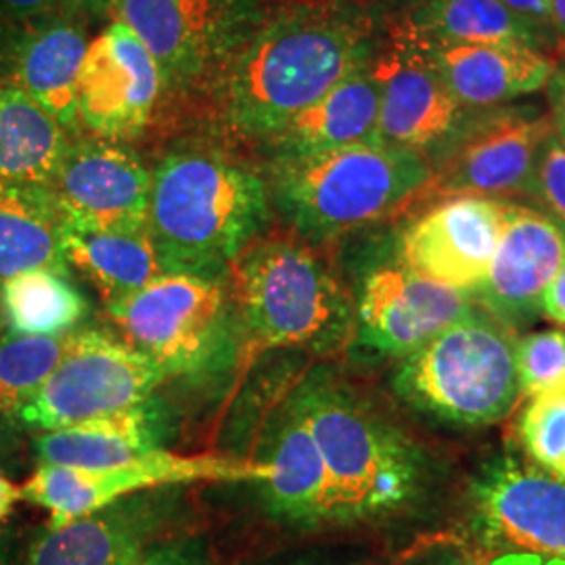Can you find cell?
Instances as JSON below:
<instances>
[{
  "mask_svg": "<svg viewBox=\"0 0 565 565\" xmlns=\"http://www.w3.org/2000/svg\"><path fill=\"white\" fill-rule=\"evenodd\" d=\"M553 132L548 114L536 105L465 109L455 132L427 156L431 179L422 202L527 198L539 153Z\"/></svg>",
  "mask_w": 565,
  "mask_h": 565,
  "instance_id": "obj_9",
  "label": "cell"
},
{
  "mask_svg": "<svg viewBox=\"0 0 565 565\" xmlns=\"http://www.w3.org/2000/svg\"><path fill=\"white\" fill-rule=\"evenodd\" d=\"M61 226L63 212L51 186L0 191V287L32 270L70 277Z\"/></svg>",
  "mask_w": 565,
  "mask_h": 565,
  "instance_id": "obj_27",
  "label": "cell"
},
{
  "mask_svg": "<svg viewBox=\"0 0 565 565\" xmlns=\"http://www.w3.org/2000/svg\"><path fill=\"white\" fill-rule=\"evenodd\" d=\"M527 198L565 233V145L555 132L539 153Z\"/></svg>",
  "mask_w": 565,
  "mask_h": 565,
  "instance_id": "obj_33",
  "label": "cell"
},
{
  "mask_svg": "<svg viewBox=\"0 0 565 565\" xmlns=\"http://www.w3.org/2000/svg\"><path fill=\"white\" fill-rule=\"evenodd\" d=\"M242 363L268 350L319 356L354 342V302L331 266L306 242L256 239L226 270Z\"/></svg>",
  "mask_w": 565,
  "mask_h": 565,
  "instance_id": "obj_4",
  "label": "cell"
},
{
  "mask_svg": "<svg viewBox=\"0 0 565 565\" xmlns=\"http://www.w3.org/2000/svg\"><path fill=\"white\" fill-rule=\"evenodd\" d=\"M121 340L170 377L195 375L223 352L233 321L224 279L163 273L137 294L107 306Z\"/></svg>",
  "mask_w": 565,
  "mask_h": 565,
  "instance_id": "obj_8",
  "label": "cell"
},
{
  "mask_svg": "<svg viewBox=\"0 0 565 565\" xmlns=\"http://www.w3.org/2000/svg\"><path fill=\"white\" fill-rule=\"evenodd\" d=\"M162 443V415L147 401L86 424L44 431L36 440V457L42 465L105 469L160 450Z\"/></svg>",
  "mask_w": 565,
  "mask_h": 565,
  "instance_id": "obj_24",
  "label": "cell"
},
{
  "mask_svg": "<svg viewBox=\"0 0 565 565\" xmlns=\"http://www.w3.org/2000/svg\"><path fill=\"white\" fill-rule=\"evenodd\" d=\"M518 380L527 398L565 387V331H534L518 342Z\"/></svg>",
  "mask_w": 565,
  "mask_h": 565,
  "instance_id": "obj_32",
  "label": "cell"
},
{
  "mask_svg": "<svg viewBox=\"0 0 565 565\" xmlns=\"http://www.w3.org/2000/svg\"><path fill=\"white\" fill-rule=\"evenodd\" d=\"M0 303L11 331L39 338L74 331L88 310L70 277L51 270H32L9 279L0 287Z\"/></svg>",
  "mask_w": 565,
  "mask_h": 565,
  "instance_id": "obj_29",
  "label": "cell"
},
{
  "mask_svg": "<svg viewBox=\"0 0 565 565\" xmlns=\"http://www.w3.org/2000/svg\"><path fill=\"white\" fill-rule=\"evenodd\" d=\"M162 72L137 34L121 21L88 42L78 74V124L97 139L142 137L160 109Z\"/></svg>",
  "mask_w": 565,
  "mask_h": 565,
  "instance_id": "obj_14",
  "label": "cell"
},
{
  "mask_svg": "<svg viewBox=\"0 0 565 565\" xmlns=\"http://www.w3.org/2000/svg\"><path fill=\"white\" fill-rule=\"evenodd\" d=\"M270 207L258 170L218 147L186 142L151 168L147 233L163 273L224 279L260 239Z\"/></svg>",
  "mask_w": 565,
  "mask_h": 565,
  "instance_id": "obj_2",
  "label": "cell"
},
{
  "mask_svg": "<svg viewBox=\"0 0 565 565\" xmlns=\"http://www.w3.org/2000/svg\"><path fill=\"white\" fill-rule=\"evenodd\" d=\"M15 545L13 530L0 522V565H15Z\"/></svg>",
  "mask_w": 565,
  "mask_h": 565,
  "instance_id": "obj_41",
  "label": "cell"
},
{
  "mask_svg": "<svg viewBox=\"0 0 565 565\" xmlns=\"http://www.w3.org/2000/svg\"><path fill=\"white\" fill-rule=\"evenodd\" d=\"M268 476L270 467L264 461H237L210 455L182 457L160 448L105 469L41 463L32 478L20 486V492L21 501L49 511V527H60L147 490L203 480L264 482Z\"/></svg>",
  "mask_w": 565,
  "mask_h": 565,
  "instance_id": "obj_11",
  "label": "cell"
},
{
  "mask_svg": "<svg viewBox=\"0 0 565 565\" xmlns=\"http://www.w3.org/2000/svg\"><path fill=\"white\" fill-rule=\"evenodd\" d=\"M471 505L488 543L565 559V484L539 467L513 455L486 461L471 482Z\"/></svg>",
  "mask_w": 565,
  "mask_h": 565,
  "instance_id": "obj_16",
  "label": "cell"
},
{
  "mask_svg": "<svg viewBox=\"0 0 565 565\" xmlns=\"http://www.w3.org/2000/svg\"><path fill=\"white\" fill-rule=\"evenodd\" d=\"M118 21L147 46L162 72V99L216 102L231 65L260 28L264 0H118Z\"/></svg>",
  "mask_w": 565,
  "mask_h": 565,
  "instance_id": "obj_7",
  "label": "cell"
},
{
  "mask_svg": "<svg viewBox=\"0 0 565 565\" xmlns=\"http://www.w3.org/2000/svg\"><path fill=\"white\" fill-rule=\"evenodd\" d=\"M168 375L130 343L105 331H78L70 352L21 408V424L55 431L151 401Z\"/></svg>",
  "mask_w": 565,
  "mask_h": 565,
  "instance_id": "obj_10",
  "label": "cell"
},
{
  "mask_svg": "<svg viewBox=\"0 0 565 565\" xmlns=\"http://www.w3.org/2000/svg\"><path fill=\"white\" fill-rule=\"evenodd\" d=\"M76 333L39 338L9 331L0 338V419L20 417L21 408L65 359Z\"/></svg>",
  "mask_w": 565,
  "mask_h": 565,
  "instance_id": "obj_30",
  "label": "cell"
},
{
  "mask_svg": "<svg viewBox=\"0 0 565 565\" xmlns=\"http://www.w3.org/2000/svg\"><path fill=\"white\" fill-rule=\"evenodd\" d=\"M518 438L534 467L565 484V387L527 398Z\"/></svg>",
  "mask_w": 565,
  "mask_h": 565,
  "instance_id": "obj_31",
  "label": "cell"
},
{
  "mask_svg": "<svg viewBox=\"0 0 565 565\" xmlns=\"http://www.w3.org/2000/svg\"><path fill=\"white\" fill-rule=\"evenodd\" d=\"M408 21L431 46L525 44L545 51L553 42L501 0H425Z\"/></svg>",
  "mask_w": 565,
  "mask_h": 565,
  "instance_id": "obj_28",
  "label": "cell"
},
{
  "mask_svg": "<svg viewBox=\"0 0 565 565\" xmlns=\"http://www.w3.org/2000/svg\"><path fill=\"white\" fill-rule=\"evenodd\" d=\"M373 76L380 84V137L385 145L434 153L455 132L465 109L446 86L429 44L408 20L380 41Z\"/></svg>",
  "mask_w": 565,
  "mask_h": 565,
  "instance_id": "obj_12",
  "label": "cell"
},
{
  "mask_svg": "<svg viewBox=\"0 0 565 565\" xmlns=\"http://www.w3.org/2000/svg\"><path fill=\"white\" fill-rule=\"evenodd\" d=\"M270 476L263 482L268 509L294 524L333 522V494L323 455L291 398L282 404L270 438Z\"/></svg>",
  "mask_w": 565,
  "mask_h": 565,
  "instance_id": "obj_23",
  "label": "cell"
},
{
  "mask_svg": "<svg viewBox=\"0 0 565 565\" xmlns=\"http://www.w3.org/2000/svg\"><path fill=\"white\" fill-rule=\"evenodd\" d=\"M291 403L323 455L333 494V522H364L413 505L425 484L424 450L329 371L303 377Z\"/></svg>",
  "mask_w": 565,
  "mask_h": 565,
  "instance_id": "obj_3",
  "label": "cell"
},
{
  "mask_svg": "<svg viewBox=\"0 0 565 565\" xmlns=\"http://www.w3.org/2000/svg\"><path fill=\"white\" fill-rule=\"evenodd\" d=\"M488 565H565V559L557 557H543L534 553H520V551H509L501 557H494Z\"/></svg>",
  "mask_w": 565,
  "mask_h": 565,
  "instance_id": "obj_39",
  "label": "cell"
},
{
  "mask_svg": "<svg viewBox=\"0 0 565 565\" xmlns=\"http://www.w3.org/2000/svg\"><path fill=\"white\" fill-rule=\"evenodd\" d=\"M448 565H465V564H459V562H455V564H448Z\"/></svg>",
  "mask_w": 565,
  "mask_h": 565,
  "instance_id": "obj_45",
  "label": "cell"
},
{
  "mask_svg": "<svg viewBox=\"0 0 565 565\" xmlns=\"http://www.w3.org/2000/svg\"><path fill=\"white\" fill-rule=\"evenodd\" d=\"M135 565H210L193 545H156Z\"/></svg>",
  "mask_w": 565,
  "mask_h": 565,
  "instance_id": "obj_35",
  "label": "cell"
},
{
  "mask_svg": "<svg viewBox=\"0 0 565 565\" xmlns=\"http://www.w3.org/2000/svg\"><path fill=\"white\" fill-rule=\"evenodd\" d=\"M65 218L114 231H147L151 168L128 142H70L51 184Z\"/></svg>",
  "mask_w": 565,
  "mask_h": 565,
  "instance_id": "obj_17",
  "label": "cell"
},
{
  "mask_svg": "<svg viewBox=\"0 0 565 565\" xmlns=\"http://www.w3.org/2000/svg\"><path fill=\"white\" fill-rule=\"evenodd\" d=\"M546 97L551 107V124L555 137L565 145V61L555 67L551 81L546 84Z\"/></svg>",
  "mask_w": 565,
  "mask_h": 565,
  "instance_id": "obj_36",
  "label": "cell"
},
{
  "mask_svg": "<svg viewBox=\"0 0 565 565\" xmlns=\"http://www.w3.org/2000/svg\"><path fill=\"white\" fill-rule=\"evenodd\" d=\"M373 142L384 141L380 137V84L369 65L333 86L263 145L270 160H285Z\"/></svg>",
  "mask_w": 565,
  "mask_h": 565,
  "instance_id": "obj_21",
  "label": "cell"
},
{
  "mask_svg": "<svg viewBox=\"0 0 565 565\" xmlns=\"http://www.w3.org/2000/svg\"><path fill=\"white\" fill-rule=\"evenodd\" d=\"M392 387L413 411L459 429L499 424L520 401L515 329L478 303L406 354Z\"/></svg>",
  "mask_w": 565,
  "mask_h": 565,
  "instance_id": "obj_6",
  "label": "cell"
},
{
  "mask_svg": "<svg viewBox=\"0 0 565 565\" xmlns=\"http://www.w3.org/2000/svg\"><path fill=\"white\" fill-rule=\"evenodd\" d=\"M505 202L457 195L427 205L404 226L396 258L429 281L476 294L503 233Z\"/></svg>",
  "mask_w": 565,
  "mask_h": 565,
  "instance_id": "obj_15",
  "label": "cell"
},
{
  "mask_svg": "<svg viewBox=\"0 0 565 565\" xmlns=\"http://www.w3.org/2000/svg\"><path fill=\"white\" fill-rule=\"evenodd\" d=\"M172 501L135 494L86 518L49 527L30 546L23 565H135L158 545Z\"/></svg>",
  "mask_w": 565,
  "mask_h": 565,
  "instance_id": "obj_20",
  "label": "cell"
},
{
  "mask_svg": "<svg viewBox=\"0 0 565 565\" xmlns=\"http://www.w3.org/2000/svg\"><path fill=\"white\" fill-rule=\"evenodd\" d=\"M352 302L354 342L373 354L404 359L465 317L476 298L425 279L394 256L364 270Z\"/></svg>",
  "mask_w": 565,
  "mask_h": 565,
  "instance_id": "obj_13",
  "label": "cell"
},
{
  "mask_svg": "<svg viewBox=\"0 0 565 565\" xmlns=\"http://www.w3.org/2000/svg\"><path fill=\"white\" fill-rule=\"evenodd\" d=\"M438 72L467 109L497 107L545 88L555 61L525 44L431 46Z\"/></svg>",
  "mask_w": 565,
  "mask_h": 565,
  "instance_id": "obj_22",
  "label": "cell"
},
{
  "mask_svg": "<svg viewBox=\"0 0 565 565\" xmlns=\"http://www.w3.org/2000/svg\"><path fill=\"white\" fill-rule=\"evenodd\" d=\"M18 501H21L20 486L9 482L0 473V522L7 520V515L13 511V507H15Z\"/></svg>",
  "mask_w": 565,
  "mask_h": 565,
  "instance_id": "obj_40",
  "label": "cell"
},
{
  "mask_svg": "<svg viewBox=\"0 0 565 565\" xmlns=\"http://www.w3.org/2000/svg\"><path fill=\"white\" fill-rule=\"evenodd\" d=\"M61 245L67 266L95 285L105 306L120 302L163 275L147 231H114L63 216Z\"/></svg>",
  "mask_w": 565,
  "mask_h": 565,
  "instance_id": "obj_25",
  "label": "cell"
},
{
  "mask_svg": "<svg viewBox=\"0 0 565 565\" xmlns=\"http://www.w3.org/2000/svg\"><path fill=\"white\" fill-rule=\"evenodd\" d=\"M424 153L385 142L270 160V205L303 242L324 243L382 223L424 200Z\"/></svg>",
  "mask_w": 565,
  "mask_h": 565,
  "instance_id": "obj_5",
  "label": "cell"
},
{
  "mask_svg": "<svg viewBox=\"0 0 565 565\" xmlns=\"http://www.w3.org/2000/svg\"><path fill=\"white\" fill-rule=\"evenodd\" d=\"M88 49L81 11L0 21V84L30 95L72 135L78 124V74Z\"/></svg>",
  "mask_w": 565,
  "mask_h": 565,
  "instance_id": "obj_18",
  "label": "cell"
},
{
  "mask_svg": "<svg viewBox=\"0 0 565 565\" xmlns=\"http://www.w3.org/2000/svg\"><path fill=\"white\" fill-rule=\"evenodd\" d=\"M67 7H72L67 0H0V21L36 20Z\"/></svg>",
  "mask_w": 565,
  "mask_h": 565,
  "instance_id": "obj_34",
  "label": "cell"
},
{
  "mask_svg": "<svg viewBox=\"0 0 565 565\" xmlns=\"http://www.w3.org/2000/svg\"><path fill=\"white\" fill-rule=\"evenodd\" d=\"M541 315H545L555 323L565 324V263L555 275V279L546 287L541 302Z\"/></svg>",
  "mask_w": 565,
  "mask_h": 565,
  "instance_id": "obj_38",
  "label": "cell"
},
{
  "mask_svg": "<svg viewBox=\"0 0 565 565\" xmlns=\"http://www.w3.org/2000/svg\"><path fill=\"white\" fill-rule=\"evenodd\" d=\"M67 2L81 13H103L109 7H116L118 0H67Z\"/></svg>",
  "mask_w": 565,
  "mask_h": 565,
  "instance_id": "obj_43",
  "label": "cell"
},
{
  "mask_svg": "<svg viewBox=\"0 0 565 565\" xmlns=\"http://www.w3.org/2000/svg\"><path fill=\"white\" fill-rule=\"evenodd\" d=\"M551 30L553 39L565 46V0H551Z\"/></svg>",
  "mask_w": 565,
  "mask_h": 565,
  "instance_id": "obj_42",
  "label": "cell"
},
{
  "mask_svg": "<svg viewBox=\"0 0 565 565\" xmlns=\"http://www.w3.org/2000/svg\"><path fill=\"white\" fill-rule=\"evenodd\" d=\"M413 2H417V4H422V2H425V0H413Z\"/></svg>",
  "mask_w": 565,
  "mask_h": 565,
  "instance_id": "obj_44",
  "label": "cell"
},
{
  "mask_svg": "<svg viewBox=\"0 0 565 565\" xmlns=\"http://www.w3.org/2000/svg\"><path fill=\"white\" fill-rule=\"evenodd\" d=\"M507 9H511L515 15L534 25L539 32H543L553 41L551 30V0H501Z\"/></svg>",
  "mask_w": 565,
  "mask_h": 565,
  "instance_id": "obj_37",
  "label": "cell"
},
{
  "mask_svg": "<svg viewBox=\"0 0 565 565\" xmlns=\"http://www.w3.org/2000/svg\"><path fill=\"white\" fill-rule=\"evenodd\" d=\"M70 142V132L41 103L0 84V191L51 186Z\"/></svg>",
  "mask_w": 565,
  "mask_h": 565,
  "instance_id": "obj_26",
  "label": "cell"
},
{
  "mask_svg": "<svg viewBox=\"0 0 565 565\" xmlns=\"http://www.w3.org/2000/svg\"><path fill=\"white\" fill-rule=\"evenodd\" d=\"M380 36L373 18L348 0H296L268 9L216 97L226 130L268 141L348 76L369 67Z\"/></svg>",
  "mask_w": 565,
  "mask_h": 565,
  "instance_id": "obj_1",
  "label": "cell"
},
{
  "mask_svg": "<svg viewBox=\"0 0 565 565\" xmlns=\"http://www.w3.org/2000/svg\"><path fill=\"white\" fill-rule=\"evenodd\" d=\"M564 263V231L539 207L505 202L501 242L476 303L511 329L530 323Z\"/></svg>",
  "mask_w": 565,
  "mask_h": 565,
  "instance_id": "obj_19",
  "label": "cell"
}]
</instances>
